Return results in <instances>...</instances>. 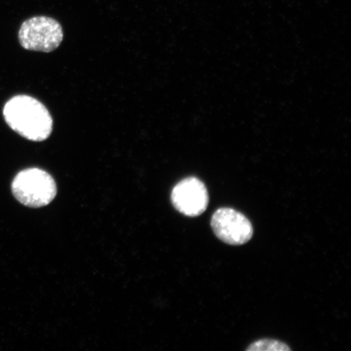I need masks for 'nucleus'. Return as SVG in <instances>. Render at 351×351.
Here are the masks:
<instances>
[{
	"label": "nucleus",
	"instance_id": "nucleus-1",
	"mask_svg": "<svg viewBox=\"0 0 351 351\" xmlns=\"http://www.w3.org/2000/svg\"><path fill=\"white\" fill-rule=\"evenodd\" d=\"M3 115L13 131L29 141H45L52 133L53 120L50 112L32 96H14L4 105Z\"/></svg>",
	"mask_w": 351,
	"mask_h": 351
},
{
	"label": "nucleus",
	"instance_id": "nucleus-5",
	"mask_svg": "<svg viewBox=\"0 0 351 351\" xmlns=\"http://www.w3.org/2000/svg\"><path fill=\"white\" fill-rule=\"evenodd\" d=\"M171 199L179 213L195 217L207 209L209 197L207 188L200 180L188 178L173 188Z\"/></svg>",
	"mask_w": 351,
	"mask_h": 351
},
{
	"label": "nucleus",
	"instance_id": "nucleus-6",
	"mask_svg": "<svg viewBox=\"0 0 351 351\" xmlns=\"http://www.w3.org/2000/svg\"><path fill=\"white\" fill-rule=\"evenodd\" d=\"M291 349L287 345L275 340L263 339L254 342L247 349L252 351H289Z\"/></svg>",
	"mask_w": 351,
	"mask_h": 351
},
{
	"label": "nucleus",
	"instance_id": "nucleus-3",
	"mask_svg": "<svg viewBox=\"0 0 351 351\" xmlns=\"http://www.w3.org/2000/svg\"><path fill=\"white\" fill-rule=\"evenodd\" d=\"M64 32L58 21L45 16H34L22 23L19 41L26 50L51 52L62 43Z\"/></svg>",
	"mask_w": 351,
	"mask_h": 351
},
{
	"label": "nucleus",
	"instance_id": "nucleus-2",
	"mask_svg": "<svg viewBox=\"0 0 351 351\" xmlns=\"http://www.w3.org/2000/svg\"><path fill=\"white\" fill-rule=\"evenodd\" d=\"M13 195L29 208H41L55 199L57 186L53 178L40 169L21 171L12 183Z\"/></svg>",
	"mask_w": 351,
	"mask_h": 351
},
{
	"label": "nucleus",
	"instance_id": "nucleus-4",
	"mask_svg": "<svg viewBox=\"0 0 351 351\" xmlns=\"http://www.w3.org/2000/svg\"><path fill=\"white\" fill-rule=\"evenodd\" d=\"M210 226L219 240L232 245L248 243L254 234L251 221L243 214L230 208L218 209L213 214Z\"/></svg>",
	"mask_w": 351,
	"mask_h": 351
}]
</instances>
